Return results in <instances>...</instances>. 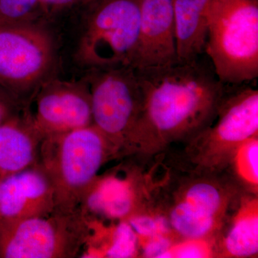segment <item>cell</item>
<instances>
[{"instance_id":"1","label":"cell","mask_w":258,"mask_h":258,"mask_svg":"<svg viewBox=\"0 0 258 258\" xmlns=\"http://www.w3.org/2000/svg\"><path fill=\"white\" fill-rule=\"evenodd\" d=\"M136 71L142 106L125 152L158 154L171 144L186 143L215 120L226 85L206 54Z\"/></svg>"},{"instance_id":"2","label":"cell","mask_w":258,"mask_h":258,"mask_svg":"<svg viewBox=\"0 0 258 258\" xmlns=\"http://www.w3.org/2000/svg\"><path fill=\"white\" fill-rule=\"evenodd\" d=\"M142 0H96L57 29L66 28L67 53L82 75L130 66L138 40Z\"/></svg>"},{"instance_id":"3","label":"cell","mask_w":258,"mask_h":258,"mask_svg":"<svg viewBox=\"0 0 258 258\" xmlns=\"http://www.w3.org/2000/svg\"><path fill=\"white\" fill-rule=\"evenodd\" d=\"M115 154L109 141L93 124L42 139L37 162L53 186L55 210H81L102 166Z\"/></svg>"},{"instance_id":"4","label":"cell","mask_w":258,"mask_h":258,"mask_svg":"<svg viewBox=\"0 0 258 258\" xmlns=\"http://www.w3.org/2000/svg\"><path fill=\"white\" fill-rule=\"evenodd\" d=\"M60 37L42 22L0 24V96L24 108L39 88L59 76Z\"/></svg>"},{"instance_id":"5","label":"cell","mask_w":258,"mask_h":258,"mask_svg":"<svg viewBox=\"0 0 258 258\" xmlns=\"http://www.w3.org/2000/svg\"><path fill=\"white\" fill-rule=\"evenodd\" d=\"M205 53L226 85L258 77V0H211Z\"/></svg>"},{"instance_id":"6","label":"cell","mask_w":258,"mask_h":258,"mask_svg":"<svg viewBox=\"0 0 258 258\" xmlns=\"http://www.w3.org/2000/svg\"><path fill=\"white\" fill-rule=\"evenodd\" d=\"M252 83L226 85L216 117L186 142L192 171L221 173L235 151L258 136V91Z\"/></svg>"},{"instance_id":"7","label":"cell","mask_w":258,"mask_h":258,"mask_svg":"<svg viewBox=\"0 0 258 258\" xmlns=\"http://www.w3.org/2000/svg\"><path fill=\"white\" fill-rule=\"evenodd\" d=\"M88 235L82 210H55L0 225V258L76 257Z\"/></svg>"},{"instance_id":"8","label":"cell","mask_w":258,"mask_h":258,"mask_svg":"<svg viewBox=\"0 0 258 258\" xmlns=\"http://www.w3.org/2000/svg\"><path fill=\"white\" fill-rule=\"evenodd\" d=\"M219 174L192 171L176 190L166 217L181 240H210L225 224L238 186Z\"/></svg>"},{"instance_id":"9","label":"cell","mask_w":258,"mask_h":258,"mask_svg":"<svg viewBox=\"0 0 258 258\" xmlns=\"http://www.w3.org/2000/svg\"><path fill=\"white\" fill-rule=\"evenodd\" d=\"M91 93L93 124L114 148L123 152L142 106L135 69L130 66L92 70L82 75Z\"/></svg>"},{"instance_id":"10","label":"cell","mask_w":258,"mask_h":258,"mask_svg":"<svg viewBox=\"0 0 258 258\" xmlns=\"http://www.w3.org/2000/svg\"><path fill=\"white\" fill-rule=\"evenodd\" d=\"M23 111L42 139L93 124L91 93L83 76H56L39 88Z\"/></svg>"},{"instance_id":"11","label":"cell","mask_w":258,"mask_h":258,"mask_svg":"<svg viewBox=\"0 0 258 258\" xmlns=\"http://www.w3.org/2000/svg\"><path fill=\"white\" fill-rule=\"evenodd\" d=\"M177 61L173 0H142L138 40L131 66L152 69Z\"/></svg>"},{"instance_id":"12","label":"cell","mask_w":258,"mask_h":258,"mask_svg":"<svg viewBox=\"0 0 258 258\" xmlns=\"http://www.w3.org/2000/svg\"><path fill=\"white\" fill-rule=\"evenodd\" d=\"M55 210L53 186L38 162L0 179V225Z\"/></svg>"},{"instance_id":"13","label":"cell","mask_w":258,"mask_h":258,"mask_svg":"<svg viewBox=\"0 0 258 258\" xmlns=\"http://www.w3.org/2000/svg\"><path fill=\"white\" fill-rule=\"evenodd\" d=\"M42 138L24 117L0 123V179L35 165Z\"/></svg>"},{"instance_id":"14","label":"cell","mask_w":258,"mask_h":258,"mask_svg":"<svg viewBox=\"0 0 258 258\" xmlns=\"http://www.w3.org/2000/svg\"><path fill=\"white\" fill-rule=\"evenodd\" d=\"M211 0H173L178 61L205 54Z\"/></svg>"},{"instance_id":"15","label":"cell","mask_w":258,"mask_h":258,"mask_svg":"<svg viewBox=\"0 0 258 258\" xmlns=\"http://www.w3.org/2000/svg\"><path fill=\"white\" fill-rule=\"evenodd\" d=\"M227 232L217 244V254L225 257H251L258 252L257 199H242Z\"/></svg>"},{"instance_id":"16","label":"cell","mask_w":258,"mask_h":258,"mask_svg":"<svg viewBox=\"0 0 258 258\" xmlns=\"http://www.w3.org/2000/svg\"><path fill=\"white\" fill-rule=\"evenodd\" d=\"M230 168L232 181L244 186L249 193L257 194L258 136L249 139L238 147L225 169Z\"/></svg>"},{"instance_id":"17","label":"cell","mask_w":258,"mask_h":258,"mask_svg":"<svg viewBox=\"0 0 258 258\" xmlns=\"http://www.w3.org/2000/svg\"><path fill=\"white\" fill-rule=\"evenodd\" d=\"M96 189L97 207L108 216H127L135 209V196L124 181L110 179Z\"/></svg>"},{"instance_id":"18","label":"cell","mask_w":258,"mask_h":258,"mask_svg":"<svg viewBox=\"0 0 258 258\" xmlns=\"http://www.w3.org/2000/svg\"><path fill=\"white\" fill-rule=\"evenodd\" d=\"M96 0H40V21L57 30L71 17Z\"/></svg>"},{"instance_id":"19","label":"cell","mask_w":258,"mask_h":258,"mask_svg":"<svg viewBox=\"0 0 258 258\" xmlns=\"http://www.w3.org/2000/svg\"><path fill=\"white\" fill-rule=\"evenodd\" d=\"M40 18V0H0L1 25L32 23Z\"/></svg>"},{"instance_id":"20","label":"cell","mask_w":258,"mask_h":258,"mask_svg":"<svg viewBox=\"0 0 258 258\" xmlns=\"http://www.w3.org/2000/svg\"><path fill=\"white\" fill-rule=\"evenodd\" d=\"M128 224L138 237L144 238L173 234L166 215H134Z\"/></svg>"},{"instance_id":"21","label":"cell","mask_w":258,"mask_h":258,"mask_svg":"<svg viewBox=\"0 0 258 258\" xmlns=\"http://www.w3.org/2000/svg\"><path fill=\"white\" fill-rule=\"evenodd\" d=\"M138 237L129 224H121L115 233L113 246L107 254L108 257H134L138 251Z\"/></svg>"},{"instance_id":"22","label":"cell","mask_w":258,"mask_h":258,"mask_svg":"<svg viewBox=\"0 0 258 258\" xmlns=\"http://www.w3.org/2000/svg\"><path fill=\"white\" fill-rule=\"evenodd\" d=\"M210 240H182L169 249L170 257H209L213 254Z\"/></svg>"},{"instance_id":"23","label":"cell","mask_w":258,"mask_h":258,"mask_svg":"<svg viewBox=\"0 0 258 258\" xmlns=\"http://www.w3.org/2000/svg\"><path fill=\"white\" fill-rule=\"evenodd\" d=\"M169 235H159L148 239L143 249L145 257H165L166 253L174 245Z\"/></svg>"},{"instance_id":"24","label":"cell","mask_w":258,"mask_h":258,"mask_svg":"<svg viewBox=\"0 0 258 258\" xmlns=\"http://www.w3.org/2000/svg\"><path fill=\"white\" fill-rule=\"evenodd\" d=\"M8 111H9V110L7 109L5 107L0 105V123L3 121V120L7 119V118H5V117L8 115Z\"/></svg>"},{"instance_id":"25","label":"cell","mask_w":258,"mask_h":258,"mask_svg":"<svg viewBox=\"0 0 258 258\" xmlns=\"http://www.w3.org/2000/svg\"><path fill=\"white\" fill-rule=\"evenodd\" d=\"M0 105H1V106L5 107V108H6L7 109H10V107L9 105L8 104V103H7V102L5 101V100L3 99V98H2L1 96H0Z\"/></svg>"}]
</instances>
